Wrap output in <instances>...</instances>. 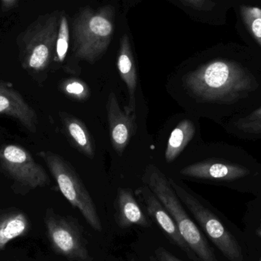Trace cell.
I'll use <instances>...</instances> for the list:
<instances>
[{"label":"cell","mask_w":261,"mask_h":261,"mask_svg":"<svg viewBox=\"0 0 261 261\" xmlns=\"http://www.w3.org/2000/svg\"><path fill=\"white\" fill-rule=\"evenodd\" d=\"M239 130L250 134L261 133V107L238 122Z\"/></svg>","instance_id":"cell-21"},{"label":"cell","mask_w":261,"mask_h":261,"mask_svg":"<svg viewBox=\"0 0 261 261\" xmlns=\"http://www.w3.org/2000/svg\"><path fill=\"white\" fill-rule=\"evenodd\" d=\"M187 92L201 102L232 103L246 97L257 81L236 61L218 59L199 66L184 76Z\"/></svg>","instance_id":"cell-1"},{"label":"cell","mask_w":261,"mask_h":261,"mask_svg":"<svg viewBox=\"0 0 261 261\" xmlns=\"http://www.w3.org/2000/svg\"><path fill=\"white\" fill-rule=\"evenodd\" d=\"M256 233H257V236H259V237L261 238V227L258 228V229H257V231H256Z\"/></svg>","instance_id":"cell-25"},{"label":"cell","mask_w":261,"mask_h":261,"mask_svg":"<svg viewBox=\"0 0 261 261\" xmlns=\"http://www.w3.org/2000/svg\"><path fill=\"white\" fill-rule=\"evenodd\" d=\"M116 207V223L121 228H129L134 225L147 228L151 225L130 189H118Z\"/></svg>","instance_id":"cell-14"},{"label":"cell","mask_w":261,"mask_h":261,"mask_svg":"<svg viewBox=\"0 0 261 261\" xmlns=\"http://www.w3.org/2000/svg\"><path fill=\"white\" fill-rule=\"evenodd\" d=\"M44 223L50 246L57 254L70 261H93L82 228L76 219L57 214L49 208Z\"/></svg>","instance_id":"cell-7"},{"label":"cell","mask_w":261,"mask_h":261,"mask_svg":"<svg viewBox=\"0 0 261 261\" xmlns=\"http://www.w3.org/2000/svg\"><path fill=\"white\" fill-rule=\"evenodd\" d=\"M69 42H70V29H69L68 21L66 15L62 14L60 18L54 61L58 64H63L64 62L68 53Z\"/></svg>","instance_id":"cell-19"},{"label":"cell","mask_w":261,"mask_h":261,"mask_svg":"<svg viewBox=\"0 0 261 261\" xmlns=\"http://www.w3.org/2000/svg\"><path fill=\"white\" fill-rule=\"evenodd\" d=\"M107 111L112 146L121 156L136 132L135 113L128 114L123 111L114 93L109 95Z\"/></svg>","instance_id":"cell-10"},{"label":"cell","mask_w":261,"mask_h":261,"mask_svg":"<svg viewBox=\"0 0 261 261\" xmlns=\"http://www.w3.org/2000/svg\"><path fill=\"white\" fill-rule=\"evenodd\" d=\"M0 115L17 119L26 129L36 132L38 119L35 110L15 89L0 81Z\"/></svg>","instance_id":"cell-12"},{"label":"cell","mask_w":261,"mask_h":261,"mask_svg":"<svg viewBox=\"0 0 261 261\" xmlns=\"http://www.w3.org/2000/svg\"><path fill=\"white\" fill-rule=\"evenodd\" d=\"M196 128L194 124L189 120L184 119L172 130L167 141L165 150L166 162L173 163L182 153L189 143L194 137Z\"/></svg>","instance_id":"cell-17"},{"label":"cell","mask_w":261,"mask_h":261,"mask_svg":"<svg viewBox=\"0 0 261 261\" xmlns=\"http://www.w3.org/2000/svg\"><path fill=\"white\" fill-rule=\"evenodd\" d=\"M135 194L142 201L149 216L159 225L170 242L184 251L191 260L200 261L182 239L170 213L150 189L144 184L135 190Z\"/></svg>","instance_id":"cell-9"},{"label":"cell","mask_w":261,"mask_h":261,"mask_svg":"<svg viewBox=\"0 0 261 261\" xmlns=\"http://www.w3.org/2000/svg\"><path fill=\"white\" fill-rule=\"evenodd\" d=\"M18 0H2L3 6L6 8L12 7Z\"/></svg>","instance_id":"cell-24"},{"label":"cell","mask_w":261,"mask_h":261,"mask_svg":"<svg viewBox=\"0 0 261 261\" xmlns=\"http://www.w3.org/2000/svg\"><path fill=\"white\" fill-rule=\"evenodd\" d=\"M150 261H159L156 257H153V256H150Z\"/></svg>","instance_id":"cell-26"},{"label":"cell","mask_w":261,"mask_h":261,"mask_svg":"<svg viewBox=\"0 0 261 261\" xmlns=\"http://www.w3.org/2000/svg\"><path fill=\"white\" fill-rule=\"evenodd\" d=\"M29 228V219L22 212L9 210L0 213V251L11 241L27 233Z\"/></svg>","instance_id":"cell-16"},{"label":"cell","mask_w":261,"mask_h":261,"mask_svg":"<svg viewBox=\"0 0 261 261\" xmlns=\"http://www.w3.org/2000/svg\"><path fill=\"white\" fill-rule=\"evenodd\" d=\"M170 185L182 203L192 213L208 239L229 261H244L240 244L220 219L193 196L180 182L168 178Z\"/></svg>","instance_id":"cell-6"},{"label":"cell","mask_w":261,"mask_h":261,"mask_svg":"<svg viewBox=\"0 0 261 261\" xmlns=\"http://www.w3.org/2000/svg\"><path fill=\"white\" fill-rule=\"evenodd\" d=\"M60 115L66 135L72 145L86 158L93 160L96 156V145L87 125L72 115L66 113Z\"/></svg>","instance_id":"cell-15"},{"label":"cell","mask_w":261,"mask_h":261,"mask_svg":"<svg viewBox=\"0 0 261 261\" xmlns=\"http://www.w3.org/2000/svg\"><path fill=\"white\" fill-rule=\"evenodd\" d=\"M61 91L74 100L84 102L90 97V89L84 81L77 78H69L61 83Z\"/></svg>","instance_id":"cell-20"},{"label":"cell","mask_w":261,"mask_h":261,"mask_svg":"<svg viewBox=\"0 0 261 261\" xmlns=\"http://www.w3.org/2000/svg\"><path fill=\"white\" fill-rule=\"evenodd\" d=\"M240 13L247 29L261 47V9L244 5L241 6Z\"/></svg>","instance_id":"cell-18"},{"label":"cell","mask_w":261,"mask_h":261,"mask_svg":"<svg viewBox=\"0 0 261 261\" xmlns=\"http://www.w3.org/2000/svg\"><path fill=\"white\" fill-rule=\"evenodd\" d=\"M117 67L119 75L128 90V105L125 107V111L128 114L135 113L138 73L129 38L127 35H124L121 38L118 52Z\"/></svg>","instance_id":"cell-13"},{"label":"cell","mask_w":261,"mask_h":261,"mask_svg":"<svg viewBox=\"0 0 261 261\" xmlns=\"http://www.w3.org/2000/svg\"><path fill=\"white\" fill-rule=\"evenodd\" d=\"M0 166L15 182L26 188L34 190L50 184V178L44 169L20 146H4L0 150Z\"/></svg>","instance_id":"cell-8"},{"label":"cell","mask_w":261,"mask_h":261,"mask_svg":"<svg viewBox=\"0 0 261 261\" xmlns=\"http://www.w3.org/2000/svg\"><path fill=\"white\" fill-rule=\"evenodd\" d=\"M38 155L45 163L60 191L70 205L81 212L93 229L102 231V222L94 201L71 164L53 152L41 151Z\"/></svg>","instance_id":"cell-4"},{"label":"cell","mask_w":261,"mask_h":261,"mask_svg":"<svg viewBox=\"0 0 261 261\" xmlns=\"http://www.w3.org/2000/svg\"><path fill=\"white\" fill-rule=\"evenodd\" d=\"M60 18L58 12L39 17L23 34L19 41L20 57L25 70L42 72L53 61Z\"/></svg>","instance_id":"cell-5"},{"label":"cell","mask_w":261,"mask_h":261,"mask_svg":"<svg viewBox=\"0 0 261 261\" xmlns=\"http://www.w3.org/2000/svg\"><path fill=\"white\" fill-rule=\"evenodd\" d=\"M260 261H261V260Z\"/></svg>","instance_id":"cell-27"},{"label":"cell","mask_w":261,"mask_h":261,"mask_svg":"<svg viewBox=\"0 0 261 261\" xmlns=\"http://www.w3.org/2000/svg\"><path fill=\"white\" fill-rule=\"evenodd\" d=\"M143 180L170 213L182 239L199 260L218 261L205 236L187 214L184 204L164 173L156 166L150 164L146 167Z\"/></svg>","instance_id":"cell-2"},{"label":"cell","mask_w":261,"mask_h":261,"mask_svg":"<svg viewBox=\"0 0 261 261\" xmlns=\"http://www.w3.org/2000/svg\"><path fill=\"white\" fill-rule=\"evenodd\" d=\"M249 173V170L242 166L216 160L195 163L180 170V174L187 177L210 180H234Z\"/></svg>","instance_id":"cell-11"},{"label":"cell","mask_w":261,"mask_h":261,"mask_svg":"<svg viewBox=\"0 0 261 261\" xmlns=\"http://www.w3.org/2000/svg\"><path fill=\"white\" fill-rule=\"evenodd\" d=\"M155 257L159 261H182L163 247H159L155 250Z\"/></svg>","instance_id":"cell-23"},{"label":"cell","mask_w":261,"mask_h":261,"mask_svg":"<svg viewBox=\"0 0 261 261\" xmlns=\"http://www.w3.org/2000/svg\"><path fill=\"white\" fill-rule=\"evenodd\" d=\"M115 9L107 6L97 10L84 8L73 22L75 58L93 64L107 51L114 35Z\"/></svg>","instance_id":"cell-3"},{"label":"cell","mask_w":261,"mask_h":261,"mask_svg":"<svg viewBox=\"0 0 261 261\" xmlns=\"http://www.w3.org/2000/svg\"><path fill=\"white\" fill-rule=\"evenodd\" d=\"M186 6L197 10L208 11L213 9L214 3L210 0H179Z\"/></svg>","instance_id":"cell-22"}]
</instances>
